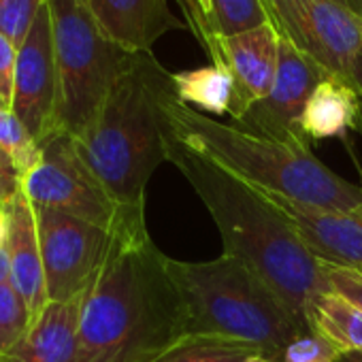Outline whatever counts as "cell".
Instances as JSON below:
<instances>
[{
  "label": "cell",
  "mask_w": 362,
  "mask_h": 362,
  "mask_svg": "<svg viewBox=\"0 0 362 362\" xmlns=\"http://www.w3.org/2000/svg\"><path fill=\"white\" fill-rule=\"evenodd\" d=\"M260 192L320 260L362 271V205L351 211H324L296 205L269 190Z\"/></svg>",
  "instance_id": "obj_13"
},
{
  "label": "cell",
  "mask_w": 362,
  "mask_h": 362,
  "mask_svg": "<svg viewBox=\"0 0 362 362\" xmlns=\"http://www.w3.org/2000/svg\"><path fill=\"white\" fill-rule=\"evenodd\" d=\"M184 334V309L145 207H124L83 298L77 362H149Z\"/></svg>",
  "instance_id": "obj_1"
},
{
  "label": "cell",
  "mask_w": 362,
  "mask_h": 362,
  "mask_svg": "<svg viewBox=\"0 0 362 362\" xmlns=\"http://www.w3.org/2000/svg\"><path fill=\"white\" fill-rule=\"evenodd\" d=\"M168 162L179 168L211 214L224 254L252 267L305 320L309 300L330 290L322 260L303 243L292 224L258 188L211 158L190 149L175 134L168 147Z\"/></svg>",
  "instance_id": "obj_2"
},
{
  "label": "cell",
  "mask_w": 362,
  "mask_h": 362,
  "mask_svg": "<svg viewBox=\"0 0 362 362\" xmlns=\"http://www.w3.org/2000/svg\"><path fill=\"white\" fill-rule=\"evenodd\" d=\"M47 3L49 0H0V33L20 47Z\"/></svg>",
  "instance_id": "obj_24"
},
{
  "label": "cell",
  "mask_w": 362,
  "mask_h": 362,
  "mask_svg": "<svg viewBox=\"0 0 362 362\" xmlns=\"http://www.w3.org/2000/svg\"><path fill=\"white\" fill-rule=\"evenodd\" d=\"M86 292L71 300H49L20 343L0 354V362H77Z\"/></svg>",
  "instance_id": "obj_16"
},
{
  "label": "cell",
  "mask_w": 362,
  "mask_h": 362,
  "mask_svg": "<svg viewBox=\"0 0 362 362\" xmlns=\"http://www.w3.org/2000/svg\"><path fill=\"white\" fill-rule=\"evenodd\" d=\"M11 281V260L5 247H0V286Z\"/></svg>",
  "instance_id": "obj_30"
},
{
  "label": "cell",
  "mask_w": 362,
  "mask_h": 362,
  "mask_svg": "<svg viewBox=\"0 0 362 362\" xmlns=\"http://www.w3.org/2000/svg\"><path fill=\"white\" fill-rule=\"evenodd\" d=\"M7 239L5 250L11 260V281L28 305L33 322L41 315L47 300L45 267L39 243L37 209L20 188L7 203Z\"/></svg>",
  "instance_id": "obj_14"
},
{
  "label": "cell",
  "mask_w": 362,
  "mask_h": 362,
  "mask_svg": "<svg viewBox=\"0 0 362 362\" xmlns=\"http://www.w3.org/2000/svg\"><path fill=\"white\" fill-rule=\"evenodd\" d=\"M275 33L362 88V20L343 0H260Z\"/></svg>",
  "instance_id": "obj_7"
},
{
  "label": "cell",
  "mask_w": 362,
  "mask_h": 362,
  "mask_svg": "<svg viewBox=\"0 0 362 362\" xmlns=\"http://www.w3.org/2000/svg\"><path fill=\"white\" fill-rule=\"evenodd\" d=\"M22 188V181L11 164V160L0 149V201H9Z\"/></svg>",
  "instance_id": "obj_28"
},
{
  "label": "cell",
  "mask_w": 362,
  "mask_h": 362,
  "mask_svg": "<svg viewBox=\"0 0 362 362\" xmlns=\"http://www.w3.org/2000/svg\"><path fill=\"white\" fill-rule=\"evenodd\" d=\"M256 349L218 334H184L149 362H245Z\"/></svg>",
  "instance_id": "obj_20"
},
{
  "label": "cell",
  "mask_w": 362,
  "mask_h": 362,
  "mask_svg": "<svg viewBox=\"0 0 362 362\" xmlns=\"http://www.w3.org/2000/svg\"><path fill=\"white\" fill-rule=\"evenodd\" d=\"M175 139L222 164L250 186L275 192L296 205L324 211H351L362 205V186L322 164L309 145H290L224 124L181 103H166Z\"/></svg>",
  "instance_id": "obj_4"
},
{
  "label": "cell",
  "mask_w": 362,
  "mask_h": 362,
  "mask_svg": "<svg viewBox=\"0 0 362 362\" xmlns=\"http://www.w3.org/2000/svg\"><path fill=\"white\" fill-rule=\"evenodd\" d=\"M326 75L315 60L279 37V64L271 92L233 122L254 134L311 147L300 130V117L311 92Z\"/></svg>",
  "instance_id": "obj_10"
},
{
  "label": "cell",
  "mask_w": 362,
  "mask_h": 362,
  "mask_svg": "<svg viewBox=\"0 0 362 362\" xmlns=\"http://www.w3.org/2000/svg\"><path fill=\"white\" fill-rule=\"evenodd\" d=\"M175 96L188 105L201 109V113H214V115H230L233 107V77L224 66L211 64L201 66L194 71H179L170 73Z\"/></svg>",
  "instance_id": "obj_19"
},
{
  "label": "cell",
  "mask_w": 362,
  "mask_h": 362,
  "mask_svg": "<svg viewBox=\"0 0 362 362\" xmlns=\"http://www.w3.org/2000/svg\"><path fill=\"white\" fill-rule=\"evenodd\" d=\"M343 351L315 330H305L286 347L281 362H337Z\"/></svg>",
  "instance_id": "obj_25"
},
{
  "label": "cell",
  "mask_w": 362,
  "mask_h": 362,
  "mask_svg": "<svg viewBox=\"0 0 362 362\" xmlns=\"http://www.w3.org/2000/svg\"><path fill=\"white\" fill-rule=\"evenodd\" d=\"M11 111L43 147L58 134V73L49 3L41 9L30 35L20 45Z\"/></svg>",
  "instance_id": "obj_11"
},
{
  "label": "cell",
  "mask_w": 362,
  "mask_h": 362,
  "mask_svg": "<svg viewBox=\"0 0 362 362\" xmlns=\"http://www.w3.org/2000/svg\"><path fill=\"white\" fill-rule=\"evenodd\" d=\"M305 320L311 330L326 337L343 354L362 351V311L343 296L334 292L315 294L307 305Z\"/></svg>",
  "instance_id": "obj_18"
},
{
  "label": "cell",
  "mask_w": 362,
  "mask_h": 362,
  "mask_svg": "<svg viewBox=\"0 0 362 362\" xmlns=\"http://www.w3.org/2000/svg\"><path fill=\"white\" fill-rule=\"evenodd\" d=\"M33 317L13 281L0 286V354L9 351L30 328Z\"/></svg>",
  "instance_id": "obj_22"
},
{
  "label": "cell",
  "mask_w": 362,
  "mask_h": 362,
  "mask_svg": "<svg viewBox=\"0 0 362 362\" xmlns=\"http://www.w3.org/2000/svg\"><path fill=\"white\" fill-rule=\"evenodd\" d=\"M58 73V130L79 139L134 54L113 43L83 0H49Z\"/></svg>",
  "instance_id": "obj_6"
},
{
  "label": "cell",
  "mask_w": 362,
  "mask_h": 362,
  "mask_svg": "<svg viewBox=\"0 0 362 362\" xmlns=\"http://www.w3.org/2000/svg\"><path fill=\"white\" fill-rule=\"evenodd\" d=\"M260 0H214V30L220 35H237L267 24Z\"/></svg>",
  "instance_id": "obj_23"
},
{
  "label": "cell",
  "mask_w": 362,
  "mask_h": 362,
  "mask_svg": "<svg viewBox=\"0 0 362 362\" xmlns=\"http://www.w3.org/2000/svg\"><path fill=\"white\" fill-rule=\"evenodd\" d=\"M199 43L211 62L224 66L233 77V119L271 92L279 64V35L271 22L237 35L207 33Z\"/></svg>",
  "instance_id": "obj_12"
},
{
  "label": "cell",
  "mask_w": 362,
  "mask_h": 362,
  "mask_svg": "<svg viewBox=\"0 0 362 362\" xmlns=\"http://www.w3.org/2000/svg\"><path fill=\"white\" fill-rule=\"evenodd\" d=\"M0 149L11 160L20 181L39 164L41 147L18 119L11 107H0Z\"/></svg>",
  "instance_id": "obj_21"
},
{
  "label": "cell",
  "mask_w": 362,
  "mask_h": 362,
  "mask_svg": "<svg viewBox=\"0 0 362 362\" xmlns=\"http://www.w3.org/2000/svg\"><path fill=\"white\" fill-rule=\"evenodd\" d=\"M103 33L130 54L151 52L170 30H184L168 0H83Z\"/></svg>",
  "instance_id": "obj_15"
},
{
  "label": "cell",
  "mask_w": 362,
  "mask_h": 362,
  "mask_svg": "<svg viewBox=\"0 0 362 362\" xmlns=\"http://www.w3.org/2000/svg\"><path fill=\"white\" fill-rule=\"evenodd\" d=\"M18 54H20V47L7 35L0 33V96H3L7 107H11Z\"/></svg>",
  "instance_id": "obj_27"
},
{
  "label": "cell",
  "mask_w": 362,
  "mask_h": 362,
  "mask_svg": "<svg viewBox=\"0 0 362 362\" xmlns=\"http://www.w3.org/2000/svg\"><path fill=\"white\" fill-rule=\"evenodd\" d=\"M170 73L153 52L134 54L92 126L73 139L79 156L119 207H145L151 173L168 162Z\"/></svg>",
  "instance_id": "obj_3"
},
{
  "label": "cell",
  "mask_w": 362,
  "mask_h": 362,
  "mask_svg": "<svg viewBox=\"0 0 362 362\" xmlns=\"http://www.w3.org/2000/svg\"><path fill=\"white\" fill-rule=\"evenodd\" d=\"M177 3H186L192 9H197L209 24L214 22V0H177ZM214 28V26H211Z\"/></svg>",
  "instance_id": "obj_29"
},
{
  "label": "cell",
  "mask_w": 362,
  "mask_h": 362,
  "mask_svg": "<svg viewBox=\"0 0 362 362\" xmlns=\"http://www.w3.org/2000/svg\"><path fill=\"white\" fill-rule=\"evenodd\" d=\"M343 3H345V5H347V7H349L358 18H360V20H362V0H343Z\"/></svg>",
  "instance_id": "obj_32"
},
{
  "label": "cell",
  "mask_w": 362,
  "mask_h": 362,
  "mask_svg": "<svg viewBox=\"0 0 362 362\" xmlns=\"http://www.w3.org/2000/svg\"><path fill=\"white\" fill-rule=\"evenodd\" d=\"M35 209L47 300H71L96 277L111 245V230L56 209Z\"/></svg>",
  "instance_id": "obj_9"
},
{
  "label": "cell",
  "mask_w": 362,
  "mask_h": 362,
  "mask_svg": "<svg viewBox=\"0 0 362 362\" xmlns=\"http://www.w3.org/2000/svg\"><path fill=\"white\" fill-rule=\"evenodd\" d=\"M22 190L35 207L56 209L107 230H113L124 211L88 168L66 132L54 134L41 147V160L22 179Z\"/></svg>",
  "instance_id": "obj_8"
},
{
  "label": "cell",
  "mask_w": 362,
  "mask_h": 362,
  "mask_svg": "<svg viewBox=\"0 0 362 362\" xmlns=\"http://www.w3.org/2000/svg\"><path fill=\"white\" fill-rule=\"evenodd\" d=\"M166 271L184 309L186 334L226 337L281 362L292 339L309 330L252 267L230 254L207 262L166 256Z\"/></svg>",
  "instance_id": "obj_5"
},
{
  "label": "cell",
  "mask_w": 362,
  "mask_h": 362,
  "mask_svg": "<svg viewBox=\"0 0 362 362\" xmlns=\"http://www.w3.org/2000/svg\"><path fill=\"white\" fill-rule=\"evenodd\" d=\"M337 362H362V351H351V354H343Z\"/></svg>",
  "instance_id": "obj_33"
},
{
  "label": "cell",
  "mask_w": 362,
  "mask_h": 362,
  "mask_svg": "<svg viewBox=\"0 0 362 362\" xmlns=\"http://www.w3.org/2000/svg\"><path fill=\"white\" fill-rule=\"evenodd\" d=\"M7 239V211H5V201H0V247H5Z\"/></svg>",
  "instance_id": "obj_31"
},
{
  "label": "cell",
  "mask_w": 362,
  "mask_h": 362,
  "mask_svg": "<svg viewBox=\"0 0 362 362\" xmlns=\"http://www.w3.org/2000/svg\"><path fill=\"white\" fill-rule=\"evenodd\" d=\"M245 362H273V360H269V358H264L262 354H254V356H250Z\"/></svg>",
  "instance_id": "obj_34"
},
{
  "label": "cell",
  "mask_w": 362,
  "mask_h": 362,
  "mask_svg": "<svg viewBox=\"0 0 362 362\" xmlns=\"http://www.w3.org/2000/svg\"><path fill=\"white\" fill-rule=\"evenodd\" d=\"M322 271L328 284V290L343 296L358 311H362V271L351 267H341L322 260Z\"/></svg>",
  "instance_id": "obj_26"
},
{
  "label": "cell",
  "mask_w": 362,
  "mask_h": 362,
  "mask_svg": "<svg viewBox=\"0 0 362 362\" xmlns=\"http://www.w3.org/2000/svg\"><path fill=\"white\" fill-rule=\"evenodd\" d=\"M300 130L309 143L362 132V88L328 73L305 105Z\"/></svg>",
  "instance_id": "obj_17"
}]
</instances>
